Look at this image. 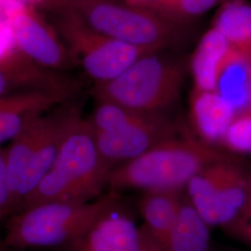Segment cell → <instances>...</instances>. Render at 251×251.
Masks as SVG:
<instances>
[{"mask_svg": "<svg viewBox=\"0 0 251 251\" xmlns=\"http://www.w3.org/2000/svg\"><path fill=\"white\" fill-rule=\"evenodd\" d=\"M150 1H152V0H126V3L130 4V5H135V6H144Z\"/></svg>", "mask_w": 251, "mask_h": 251, "instance_id": "cell-25", "label": "cell"}, {"mask_svg": "<svg viewBox=\"0 0 251 251\" xmlns=\"http://www.w3.org/2000/svg\"><path fill=\"white\" fill-rule=\"evenodd\" d=\"M243 251V250H234V249H232V250H228V251Z\"/></svg>", "mask_w": 251, "mask_h": 251, "instance_id": "cell-28", "label": "cell"}, {"mask_svg": "<svg viewBox=\"0 0 251 251\" xmlns=\"http://www.w3.org/2000/svg\"><path fill=\"white\" fill-rule=\"evenodd\" d=\"M5 1H6V0H0V6H1Z\"/></svg>", "mask_w": 251, "mask_h": 251, "instance_id": "cell-29", "label": "cell"}, {"mask_svg": "<svg viewBox=\"0 0 251 251\" xmlns=\"http://www.w3.org/2000/svg\"><path fill=\"white\" fill-rule=\"evenodd\" d=\"M112 171L100 153L89 120L82 117L65 138L50 171L17 212L49 202L93 201L108 186Z\"/></svg>", "mask_w": 251, "mask_h": 251, "instance_id": "cell-1", "label": "cell"}, {"mask_svg": "<svg viewBox=\"0 0 251 251\" xmlns=\"http://www.w3.org/2000/svg\"><path fill=\"white\" fill-rule=\"evenodd\" d=\"M41 10L75 63L95 84L116 78L142 57L155 52L103 36L69 13Z\"/></svg>", "mask_w": 251, "mask_h": 251, "instance_id": "cell-8", "label": "cell"}, {"mask_svg": "<svg viewBox=\"0 0 251 251\" xmlns=\"http://www.w3.org/2000/svg\"><path fill=\"white\" fill-rule=\"evenodd\" d=\"M215 90L237 113L250 108L251 61L232 47L220 68Z\"/></svg>", "mask_w": 251, "mask_h": 251, "instance_id": "cell-17", "label": "cell"}, {"mask_svg": "<svg viewBox=\"0 0 251 251\" xmlns=\"http://www.w3.org/2000/svg\"><path fill=\"white\" fill-rule=\"evenodd\" d=\"M82 84L66 73L46 69L22 53L9 27L0 24V98L26 91H67L77 94Z\"/></svg>", "mask_w": 251, "mask_h": 251, "instance_id": "cell-11", "label": "cell"}, {"mask_svg": "<svg viewBox=\"0 0 251 251\" xmlns=\"http://www.w3.org/2000/svg\"><path fill=\"white\" fill-rule=\"evenodd\" d=\"M251 171L226 152L189 181L187 198L210 228L225 230L239 215L248 197Z\"/></svg>", "mask_w": 251, "mask_h": 251, "instance_id": "cell-9", "label": "cell"}, {"mask_svg": "<svg viewBox=\"0 0 251 251\" xmlns=\"http://www.w3.org/2000/svg\"><path fill=\"white\" fill-rule=\"evenodd\" d=\"M220 145L232 153L251 154V108L235 115Z\"/></svg>", "mask_w": 251, "mask_h": 251, "instance_id": "cell-21", "label": "cell"}, {"mask_svg": "<svg viewBox=\"0 0 251 251\" xmlns=\"http://www.w3.org/2000/svg\"><path fill=\"white\" fill-rule=\"evenodd\" d=\"M180 191H144L139 199V210L144 220L143 227L154 241L162 247L167 240L182 203Z\"/></svg>", "mask_w": 251, "mask_h": 251, "instance_id": "cell-15", "label": "cell"}, {"mask_svg": "<svg viewBox=\"0 0 251 251\" xmlns=\"http://www.w3.org/2000/svg\"><path fill=\"white\" fill-rule=\"evenodd\" d=\"M142 229L116 206L108 209L70 251H142Z\"/></svg>", "mask_w": 251, "mask_h": 251, "instance_id": "cell-12", "label": "cell"}, {"mask_svg": "<svg viewBox=\"0 0 251 251\" xmlns=\"http://www.w3.org/2000/svg\"><path fill=\"white\" fill-rule=\"evenodd\" d=\"M40 9L69 13L103 36L160 51L179 37V25L152 9L113 0H48Z\"/></svg>", "mask_w": 251, "mask_h": 251, "instance_id": "cell-5", "label": "cell"}, {"mask_svg": "<svg viewBox=\"0 0 251 251\" xmlns=\"http://www.w3.org/2000/svg\"><path fill=\"white\" fill-rule=\"evenodd\" d=\"M82 117L80 105L70 100L35 118L10 142L5 153L15 213L50 171Z\"/></svg>", "mask_w": 251, "mask_h": 251, "instance_id": "cell-2", "label": "cell"}, {"mask_svg": "<svg viewBox=\"0 0 251 251\" xmlns=\"http://www.w3.org/2000/svg\"><path fill=\"white\" fill-rule=\"evenodd\" d=\"M118 202V194L111 191L87 203L49 202L27 207L8 220L4 243L17 251L70 250L100 216Z\"/></svg>", "mask_w": 251, "mask_h": 251, "instance_id": "cell-4", "label": "cell"}, {"mask_svg": "<svg viewBox=\"0 0 251 251\" xmlns=\"http://www.w3.org/2000/svg\"><path fill=\"white\" fill-rule=\"evenodd\" d=\"M142 233H143V250L142 251H166L161 245H159L158 243L152 239L144 228H142Z\"/></svg>", "mask_w": 251, "mask_h": 251, "instance_id": "cell-24", "label": "cell"}, {"mask_svg": "<svg viewBox=\"0 0 251 251\" xmlns=\"http://www.w3.org/2000/svg\"><path fill=\"white\" fill-rule=\"evenodd\" d=\"M15 213V206L9 187L6 153L0 148V225Z\"/></svg>", "mask_w": 251, "mask_h": 251, "instance_id": "cell-23", "label": "cell"}, {"mask_svg": "<svg viewBox=\"0 0 251 251\" xmlns=\"http://www.w3.org/2000/svg\"><path fill=\"white\" fill-rule=\"evenodd\" d=\"M88 120L100 153L112 170L177 136L176 126L164 113L140 112L106 101H97Z\"/></svg>", "mask_w": 251, "mask_h": 251, "instance_id": "cell-7", "label": "cell"}, {"mask_svg": "<svg viewBox=\"0 0 251 251\" xmlns=\"http://www.w3.org/2000/svg\"><path fill=\"white\" fill-rule=\"evenodd\" d=\"M225 232L251 249V171L248 197L241 212L229 225Z\"/></svg>", "mask_w": 251, "mask_h": 251, "instance_id": "cell-22", "label": "cell"}, {"mask_svg": "<svg viewBox=\"0 0 251 251\" xmlns=\"http://www.w3.org/2000/svg\"><path fill=\"white\" fill-rule=\"evenodd\" d=\"M184 64L157 51L145 55L112 80L95 84L97 101L112 102L146 113H164L179 100Z\"/></svg>", "mask_w": 251, "mask_h": 251, "instance_id": "cell-6", "label": "cell"}, {"mask_svg": "<svg viewBox=\"0 0 251 251\" xmlns=\"http://www.w3.org/2000/svg\"><path fill=\"white\" fill-rule=\"evenodd\" d=\"M6 22L16 48L34 63L59 73L76 66L52 26L34 8L14 2L7 10Z\"/></svg>", "mask_w": 251, "mask_h": 251, "instance_id": "cell-10", "label": "cell"}, {"mask_svg": "<svg viewBox=\"0 0 251 251\" xmlns=\"http://www.w3.org/2000/svg\"><path fill=\"white\" fill-rule=\"evenodd\" d=\"M213 28L230 47L251 61V5L245 0H227L219 9Z\"/></svg>", "mask_w": 251, "mask_h": 251, "instance_id": "cell-19", "label": "cell"}, {"mask_svg": "<svg viewBox=\"0 0 251 251\" xmlns=\"http://www.w3.org/2000/svg\"><path fill=\"white\" fill-rule=\"evenodd\" d=\"M225 154L200 139L176 136L113 170L108 186L116 193L123 190L180 191L198 172Z\"/></svg>", "mask_w": 251, "mask_h": 251, "instance_id": "cell-3", "label": "cell"}, {"mask_svg": "<svg viewBox=\"0 0 251 251\" xmlns=\"http://www.w3.org/2000/svg\"><path fill=\"white\" fill-rule=\"evenodd\" d=\"M230 48L223 35L213 27L202 36L191 61L195 90H216L220 68Z\"/></svg>", "mask_w": 251, "mask_h": 251, "instance_id": "cell-18", "label": "cell"}, {"mask_svg": "<svg viewBox=\"0 0 251 251\" xmlns=\"http://www.w3.org/2000/svg\"><path fill=\"white\" fill-rule=\"evenodd\" d=\"M33 1H35V2H37L38 4H40V3H42V2H45V1H48V0H33Z\"/></svg>", "mask_w": 251, "mask_h": 251, "instance_id": "cell-27", "label": "cell"}, {"mask_svg": "<svg viewBox=\"0 0 251 251\" xmlns=\"http://www.w3.org/2000/svg\"><path fill=\"white\" fill-rule=\"evenodd\" d=\"M250 108L251 109V99H250Z\"/></svg>", "mask_w": 251, "mask_h": 251, "instance_id": "cell-30", "label": "cell"}, {"mask_svg": "<svg viewBox=\"0 0 251 251\" xmlns=\"http://www.w3.org/2000/svg\"><path fill=\"white\" fill-rule=\"evenodd\" d=\"M75 96L67 91L35 90L1 97L0 145L11 142L36 117Z\"/></svg>", "mask_w": 251, "mask_h": 251, "instance_id": "cell-13", "label": "cell"}, {"mask_svg": "<svg viewBox=\"0 0 251 251\" xmlns=\"http://www.w3.org/2000/svg\"><path fill=\"white\" fill-rule=\"evenodd\" d=\"M0 251H15V250H12L11 248H9L8 247L5 243H1L0 244Z\"/></svg>", "mask_w": 251, "mask_h": 251, "instance_id": "cell-26", "label": "cell"}, {"mask_svg": "<svg viewBox=\"0 0 251 251\" xmlns=\"http://www.w3.org/2000/svg\"><path fill=\"white\" fill-rule=\"evenodd\" d=\"M221 0H152L143 7L179 24L181 21L205 14Z\"/></svg>", "mask_w": 251, "mask_h": 251, "instance_id": "cell-20", "label": "cell"}, {"mask_svg": "<svg viewBox=\"0 0 251 251\" xmlns=\"http://www.w3.org/2000/svg\"><path fill=\"white\" fill-rule=\"evenodd\" d=\"M237 112L216 90H193L190 97V117L200 140L220 145Z\"/></svg>", "mask_w": 251, "mask_h": 251, "instance_id": "cell-14", "label": "cell"}, {"mask_svg": "<svg viewBox=\"0 0 251 251\" xmlns=\"http://www.w3.org/2000/svg\"><path fill=\"white\" fill-rule=\"evenodd\" d=\"M163 248L166 251H213L210 227L188 198H182L179 214Z\"/></svg>", "mask_w": 251, "mask_h": 251, "instance_id": "cell-16", "label": "cell"}]
</instances>
